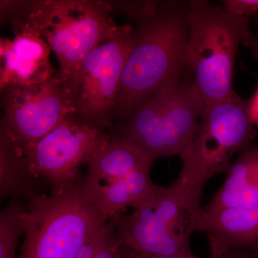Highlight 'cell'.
Segmentation results:
<instances>
[{"label": "cell", "mask_w": 258, "mask_h": 258, "mask_svg": "<svg viewBox=\"0 0 258 258\" xmlns=\"http://www.w3.org/2000/svg\"><path fill=\"white\" fill-rule=\"evenodd\" d=\"M197 232L208 237L210 258L239 249L258 254V205L210 212L203 210Z\"/></svg>", "instance_id": "12"}, {"label": "cell", "mask_w": 258, "mask_h": 258, "mask_svg": "<svg viewBox=\"0 0 258 258\" xmlns=\"http://www.w3.org/2000/svg\"><path fill=\"white\" fill-rule=\"evenodd\" d=\"M36 179L29 171L23 156L5 142H0V198L29 200L40 195L37 192Z\"/></svg>", "instance_id": "16"}, {"label": "cell", "mask_w": 258, "mask_h": 258, "mask_svg": "<svg viewBox=\"0 0 258 258\" xmlns=\"http://www.w3.org/2000/svg\"><path fill=\"white\" fill-rule=\"evenodd\" d=\"M248 112L252 123L258 125V85L253 96L248 101Z\"/></svg>", "instance_id": "21"}, {"label": "cell", "mask_w": 258, "mask_h": 258, "mask_svg": "<svg viewBox=\"0 0 258 258\" xmlns=\"http://www.w3.org/2000/svg\"><path fill=\"white\" fill-rule=\"evenodd\" d=\"M203 188L179 176L170 186H160L134 206L132 213L118 215L115 236L120 247L150 255L192 253L189 242L203 211Z\"/></svg>", "instance_id": "4"}, {"label": "cell", "mask_w": 258, "mask_h": 258, "mask_svg": "<svg viewBox=\"0 0 258 258\" xmlns=\"http://www.w3.org/2000/svg\"><path fill=\"white\" fill-rule=\"evenodd\" d=\"M226 174L225 182L204 212L258 205V145L242 150Z\"/></svg>", "instance_id": "14"}, {"label": "cell", "mask_w": 258, "mask_h": 258, "mask_svg": "<svg viewBox=\"0 0 258 258\" xmlns=\"http://www.w3.org/2000/svg\"><path fill=\"white\" fill-rule=\"evenodd\" d=\"M223 8L234 14L247 17L258 15V0H224Z\"/></svg>", "instance_id": "20"}, {"label": "cell", "mask_w": 258, "mask_h": 258, "mask_svg": "<svg viewBox=\"0 0 258 258\" xmlns=\"http://www.w3.org/2000/svg\"><path fill=\"white\" fill-rule=\"evenodd\" d=\"M26 208L19 198H13L0 213V258H18L19 238L24 232Z\"/></svg>", "instance_id": "17"}, {"label": "cell", "mask_w": 258, "mask_h": 258, "mask_svg": "<svg viewBox=\"0 0 258 258\" xmlns=\"http://www.w3.org/2000/svg\"><path fill=\"white\" fill-rule=\"evenodd\" d=\"M186 66L205 107L230 99L235 57L254 37L249 18L204 0L189 1Z\"/></svg>", "instance_id": "3"}, {"label": "cell", "mask_w": 258, "mask_h": 258, "mask_svg": "<svg viewBox=\"0 0 258 258\" xmlns=\"http://www.w3.org/2000/svg\"><path fill=\"white\" fill-rule=\"evenodd\" d=\"M14 38L1 39L0 88L9 85L37 84L57 74L50 62V48L27 23L13 25Z\"/></svg>", "instance_id": "11"}, {"label": "cell", "mask_w": 258, "mask_h": 258, "mask_svg": "<svg viewBox=\"0 0 258 258\" xmlns=\"http://www.w3.org/2000/svg\"><path fill=\"white\" fill-rule=\"evenodd\" d=\"M108 220L88 196L79 174L63 189L29 200L18 258H76Z\"/></svg>", "instance_id": "5"}, {"label": "cell", "mask_w": 258, "mask_h": 258, "mask_svg": "<svg viewBox=\"0 0 258 258\" xmlns=\"http://www.w3.org/2000/svg\"><path fill=\"white\" fill-rule=\"evenodd\" d=\"M153 160L143 149L119 137L111 139L87 164L84 184H105L142 170H151Z\"/></svg>", "instance_id": "13"}, {"label": "cell", "mask_w": 258, "mask_h": 258, "mask_svg": "<svg viewBox=\"0 0 258 258\" xmlns=\"http://www.w3.org/2000/svg\"><path fill=\"white\" fill-rule=\"evenodd\" d=\"M108 1L38 0L11 1L5 19L13 25L27 23L55 53L61 79L72 74L93 49L115 36V25Z\"/></svg>", "instance_id": "2"}, {"label": "cell", "mask_w": 258, "mask_h": 258, "mask_svg": "<svg viewBox=\"0 0 258 258\" xmlns=\"http://www.w3.org/2000/svg\"><path fill=\"white\" fill-rule=\"evenodd\" d=\"M1 104L0 142L21 155L75 112L69 89L57 73L37 84L5 86Z\"/></svg>", "instance_id": "9"}, {"label": "cell", "mask_w": 258, "mask_h": 258, "mask_svg": "<svg viewBox=\"0 0 258 258\" xmlns=\"http://www.w3.org/2000/svg\"><path fill=\"white\" fill-rule=\"evenodd\" d=\"M120 249L123 258H200L194 255L192 253L185 255L156 256L139 253L123 247H120ZM218 258H258V254L245 249H239L230 251Z\"/></svg>", "instance_id": "19"}, {"label": "cell", "mask_w": 258, "mask_h": 258, "mask_svg": "<svg viewBox=\"0 0 258 258\" xmlns=\"http://www.w3.org/2000/svg\"><path fill=\"white\" fill-rule=\"evenodd\" d=\"M133 27L123 25L115 36L89 52L62 80L74 103V117L103 131L113 125L120 79L130 52Z\"/></svg>", "instance_id": "8"}, {"label": "cell", "mask_w": 258, "mask_h": 258, "mask_svg": "<svg viewBox=\"0 0 258 258\" xmlns=\"http://www.w3.org/2000/svg\"><path fill=\"white\" fill-rule=\"evenodd\" d=\"M76 258H123L115 237V217L110 218L88 239Z\"/></svg>", "instance_id": "18"}, {"label": "cell", "mask_w": 258, "mask_h": 258, "mask_svg": "<svg viewBox=\"0 0 258 258\" xmlns=\"http://www.w3.org/2000/svg\"><path fill=\"white\" fill-rule=\"evenodd\" d=\"M252 20H253L255 23H258V15H254V16H253V18H252Z\"/></svg>", "instance_id": "23"}, {"label": "cell", "mask_w": 258, "mask_h": 258, "mask_svg": "<svg viewBox=\"0 0 258 258\" xmlns=\"http://www.w3.org/2000/svg\"><path fill=\"white\" fill-rule=\"evenodd\" d=\"M248 101L236 94L205 107L191 142L180 154L179 175L204 186L210 178L227 172L236 153L252 145L257 135Z\"/></svg>", "instance_id": "7"}, {"label": "cell", "mask_w": 258, "mask_h": 258, "mask_svg": "<svg viewBox=\"0 0 258 258\" xmlns=\"http://www.w3.org/2000/svg\"><path fill=\"white\" fill-rule=\"evenodd\" d=\"M205 108L193 83L171 80L144 100L113 136L138 146L153 160L179 156L191 142Z\"/></svg>", "instance_id": "6"}, {"label": "cell", "mask_w": 258, "mask_h": 258, "mask_svg": "<svg viewBox=\"0 0 258 258\" xmlns=\"http://www.w3.org/2000/svg\"><path fill=\"white\" fill-rule=\"evenodd\" d=\"M188 9L189 2H159L154 11L136 20L113 122L128 119L148 97L187 69Z\"/></svg>", "instance_id": "1"}, {"label": "cell", "mask_w": 258, "mask_h": 258, "mask_svg": "<svg viewBox=\"0 0 258 258\" xmlns=\"http://www.w3.org/2000/svg\"><path fill=\"white\" fill-rule=\"evenodd\" d=\"M252 49V56L256 58H258V35L257 37L254 39V41L251 45Z\"/></svg>", "instance_id": "22"}, {"label": "cell", "mask_w": 258, "mask_h": 258, "mask_svg": "<svg viewBox=\"0 0 258 258\" xmlns=\"http://www.w3.org/2000/svg\"><path fill=\"white\" fill-rule=\"evenodd\" d=\"M149 170L135 171L108 184H86L83 188L93 203L107 217L123 214L127 208L147 200L157 192L161 186L154 184Z\"/></svg>", "instance_id": "15"}, {"label": "cell", "mask_w": 258, "mask_h": 258, "mask_svg": "<svg viewBox=\"0 0 258 258\" xmlns=\"http://www.w3.org/2000/svg\"><path fill=\"white\" fill-rule=\"evenodd\" d=\"M111 137L91 128L70 115L22 155L32 176L42 179L59 191L79 176V168L87 164Z\"/></svg>", "instance_id": "10"}]
</instances>
